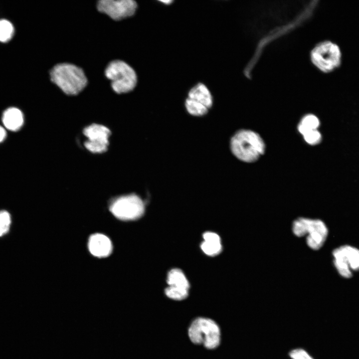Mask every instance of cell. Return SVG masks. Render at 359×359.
<instances>
[{
	"label": "cell",
	"instance_id": "15",
	"mask_svg": "<svg viewBox=\"0 0 359 359\" xmlns=\"http://www.w3.org/2000/svg\"><path fill=\"white\" fill-rule=\"evenodd\" d=\"M167 282L170 286L188 290L189 284L184 273L179 269H172L168 274Z\"/></svg>",
	"mask_w": 359,
	"mask_h": 359
},
{
	"label": "cell",
	"instance_id": "10",
	"mask_svg": "<svg viewBox=\"0 0 359 359\" xmlns=\"http://www.w3.org/2000/svg\"><path fill=\"white\" fill-rule=\"evenodd\" d=\"M83 133L87 138L84 144L88 151L94 153H101L107 150L111 134L108 128L102 125L93 124L86 127Z\"/></svg>",
	"mask_w": 359,
	"mask_h": 359
},
{
	"label": "cell",
	"instance_id": "4",
	"mask_svg": "<svg viewBox=\"0 0 359 359\" xmlns=\"http://www.w3.org/2000/svg\"><path fill=\"white\" fill-rule=\"evenodd\" d=\"M188 335L192 343L202 344L209 350L216 348L220 343L219 326L214 321L207 318L198 317L194 319L188 328Z\"/></svg>",
	"mask_w": 359,
	"mask_h": 359
},
{
	"label": "cell",
	"instance_id": "18",
	"mask_svg": "<svg viewBox=\"0 0 359 359\" xmlns=\"http://www.w3.org/2000/svg\"><path fill=\"white\" fill-rule=\"evenodd\" d=\"M185 106L187 112L194 116L205 115L209 110L204 105L188 98L185 100Z\"/></svg>",
	"mask_w": 359,
	"mask_h": 359
},
{
	"label": "cell",
	"instance_id": "2",
	"mask_svg": "<svg viewBox=\"0 0 359 359\" xmlns=\"http://www.w3.org/2000/svg\"><path fill=\"white\" fill-rule=\"evenodd\" d=\"M231 152L239 160L255 162L265 152V144L259 134L249 130L237 132L230 143Z\"/></svg>",
	"mask_w": 359,
	"mask_h": 359
},
{
	"label": "cell",
	"instance_id": "1",
	"mask_svg": "<svg viewBox=\"0 0 359 359\" xmlns=\"http://www.w3.org/2000/svg\"><path fill=\"white\" fill-rule=\"evenodd\" d=\"M51 81L64 94L76 96L86 87L88 80L83 70L69 63L54 65L49 71Z\"/></svg>",
	"mask_w": 359,
	"mask_h": 359
},
{
	"label": "cell",
	"instance_id": "13",
	"mask_svg": "<svg viewBox=\"0 0 359 359\" xmlns=\"http://www.w3.org/2000/svg\"><path fill=\"white\" fill-rule=\"evenodd\" d=\"M203 242L201 248L203 252L209 256H215L222 250L219 236L213 232H206L203 235Z\"/></svg>",
	"mask_w": 359,
	"mask_h": 359
},
{
	"label": "cell",
	"instance_id": "9",
	"mask_svg": "<svg viewBox=\"0 0 359 359\" xmlns=\"http://www.w3.org/2000/svg\"><path fill=\"white\" fill-rule=\"evenodd\" d=\"M97 10L115 21H120L135 15L138 8L134 0H98Z\"/></svg>",
	"mask_w": 359,
	"mask_h": 359
},
{
	"label": "cell",
	"instance_id": "6",
	"mask_svg": "<svg viewBox=\"0 0 359 359\" xmlns=\"http://www.w3.org/2000/svg\"><path fill=\"white\" fill-rule=\"evenodd\" d=\"M295 235H307V243L313 250H318L323 245L328 236V230L325 223L319 219L301 217L295 220L292 226Z\"/></svg>",
	"mask_w": 359,
	"mask_h": 359
},
{
	"label": "cell",
	"instance_id": "17",
	"mask_svg": "<svg viewBox=\"0 0 359 359\" xmlns=\"http://www.w3.org/2000/svg\"><path fill=\"white\" fill-rule=\"evenodd\" d=\"M320 125L318 118L312 114L305 115L301 119L298 126V129L301 134L313 130H317Z\"/></svg>",
	"mask_w": 359,
	"mask_h": 359
},
{
	"label": "cell",
	"instance_id": "8",
	"mask_svg": "<svg viewBox=\"0 0 359 359\" xmlns=\"http://www.w3.org/2000/svg\"><path fill=\"white\" fill-rule=\"evenodd\" d=\"M334 264L339 274L350 278L352 271L359 270V249L351 245L341 246L333 251Z\"/></svg>",
	"mask_w": 359,
	"mask_h": 359
},
{
	"label": "cell",
	"instance_id": "22",
	"mask_svg": "<svg viewBox=\"0 0 359 359\" xmlns=\"http://www.w3.org/2000/svg\"><path fill=\"white\" fill-rule=\"evenodd\" d=\"M289 356L292 359H314L306 351L301 348L291 351Z\"/></svg>",
	"mask_w": 359,
	"mask_h": 359
},
{
	"label": "cell",
	"instance_id": "21",
	"mask_svg": "<svg viewBox=\"0 0 359 359\" xmlns=\"http://www.w3.org/2000/svg\"><path fill=\"white\" fill-rule=\"evenodd\" d=\"M305 141L311 145L319 144L322 140V136L318 130L307 131L302 134Z\"/></svg>",
	"mask_w": 359,
	"mask_h": 359
},
{
	"label": "cell",
	"instance_id": "23",
	"mask_svg": "<svg viewBox=\"0 0 359 359\" xmlns=\"http://www.w3.org/2000/svg\"><path fill=\"white\" fill-rule=\"evenodd\" d=\"M6 137V132L4 129L0 126V143L3 141Z\"/></svg>",
	"mask_w": 359,
	"mask_h": 359
},
{
	"label": "cell",
	"instance_id": "5",
	"mask_svg": "<svg viewBox=\"0 0 359 359\" xmlns=\"http://www.w3.org/2000/svg\"><path fill=\"white\" fill-rule=\"evenodd\" d=\"M310 59L313 65L324 73H330L339 67L342 53L335 42L326 40L318 43L310 52Z\"/></svg>",
	"mask_w": 359,
	"mask_h": 359
},
{
	"label": "cell",
	"instance_id": "14",
	"mask_svg": "<svg viewBox=\"0 0 359 359\" xmlns=\"http://www.w3.org/2000/svg\"><path fill=\"white\" fill-rule=\"evenodd\" d=\"M188 98L201 104L210 109L213 103L211 94L208 88L202 83H198L190 89Z\"/></svg>",
	"mask_w": 359,
	"mask_h": 359
},
{
	"label": "cell",
	"instance_id": "20",
	"mask_svg": "<svg viewBox=\"0 0 359 359\" xmlns=\"http://www.w3.org/2000/svg\"><path fill=\"white\" fill-rule=\"evenodd\" d=\"M11 223L9 213L5 210L0 211V236L4 235L8 231Z\"/></svg>",
	"mask_w": 359,
	"mask_h": 359
},
{
	"label": "cell",
	"instance_id": "24",
	"mask_svg": "<svg viewBox=\"0 0 359 359\" xmlns=\"http://www.w3.org/2000/svg\"><path fill=\"white\" fill-rule=\"evenodd\" d=\"M161 2L164 3L165 4H170L171 2H172V0H161Z\"/></svg>",
	"mask_w": 359,
	"mask_h": 359
},
{
	"label": "cell",
	"instance_id": "7",
	"mask_svg": "<svg viewBox=\"0 0 359 359\" xmlns=\"http://www.w3.org/2000/svg\"><path fill=\"white\" fill-rule=\"evenodd\" d=\"M109 208L117 218L129 221L140 218L145 211V205L139 196L130 194L114 199L111 203Z\"/></svg>",
	"mask_w": 359,
	"mask_h": 359
},
{
	"label": "cell",
	"instance_id": "19",
	"mask_svg": "<svg viewBox=\"0 0 359 359\" xmlns=\"http://www.w3.org/2000/svg\"><path fill=\"white\" fill-rule=\"evenodd\" d=\"M188 291V290L186 289L169 286L165 289V293L171 299L181 300L187 297Z\"/></svg>",
	"mask_w": 359,
	"mask_h": 359
},
{
	"label": "cell",
	"instance_id": "11",
	"mask_svg": "<svg viewBox=\"0 0 359 359\" xmlns=\"http://www.w3.org/2000/svg\"><path fill=\"white\" fill-rule=\"evenodd\" d=\"M112 244L110 239L101 233H95L89 238L88 248L94 256L103 258L109 256L112 251Z\"/></svg>",
	"mask_w": 359,
	"mask_h": 359
},
{
	"label": "cell",
	"instance_id": "3",
	"mask_svg": "<svg viewBox=\"0 0 359 359\" xmlns=\"http://www.w3.org/2000/svg\"><path fill=\"white\" fill-rule=\"evenodd\" d=\"M104 74L110 81L113 91L117 94H126L136 88L137 75L135 69L121 60L110 61L106 66Z\"/></svg>",
	"mask_w": 359,
	"mask_h": 359
},
{
	"label": "cell",
	"instance_id": "16",
	"mask_svg": "<svg viewBox=\"0 0 359 359\" xmlns=\"http://www.w3.org/2000/svg\"><path fill=\"white\" fill-rule=\"evenodd\" d=\"M15 28L13 23L8 19L0 18V43L5 44L14 37Z\"/></svg>",
	"mask_w": 359,
	"mask_h": 359
},
{
	"label": "cell",
	"instance_id": "12",
	"mask_svg": "<svg viewBox=\"0 0 359 359\" xmlns=\"http://www.w3.org/2000/svg\"><path fill=\"white\" fill-rule=\"evenodd\" d=\"M2 122L6 128L12 131L18 130L22 126L24 116L18 108L10 107L5 109L2 115Z\"/></svg>",
	"mask_w": 359,
	"mask_h": 359
}]
</instances>
